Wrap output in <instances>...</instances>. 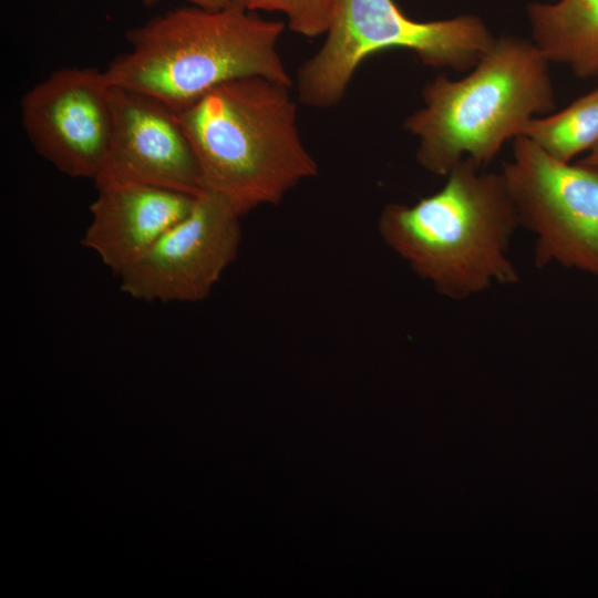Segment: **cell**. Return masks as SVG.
Returning <instances> with one entry per match:
<instances>
[{"label": "cell", "mask_w": 598, "mask_h": 598, "mask_svg": "<svg viewBox=\"0 0 598 598\" xmlns=\"http://www.w3.org/2000/svg\"><path fill=\"white\" fill-rule=\"evenodd\" d=\"M483 168L464 158L436 193L413 205L389 204L379 217L384 244L452 300L519 279L511 258L518 215L501 172Z\"/></svg>", "instance_id": "1"}, {"label": "cell", "mask_w": 598, "mask_h": 598, "mask_svg": "<svg viewBox=\"0 0 598 598\" xmlns=\"http://www.w3.org/2000/svg\"><path fill=\"white\" fill-rule=\"evenodd\" d=\"M282 83L250 76L225 82L175 111L197 158L204 190L244 216L274 205L318 175Z\"/></svg>", "instance_id": "2"}, {"label": "cell", "mask_w": 598, "mask_h": 598, "mask_svg": "<svg viewBox=\"0 0 598 598\" xmlns=\"http://www.w3.org/2000/svg\"><path fill=\"white\" fill-rule=\"evenodd\" d=\"M422 97L403 127L419 141L417 163L444 177L464 158L486 167L530 120L555 109L549 61L532 39L516 35L495 38L468 74L437 76Z\"/></svg>", "instance_id": "3"}, {"label": "cell", "mask_w": 598, "mask_h": 598, "mask_svg": "<svg viewBox=\"0 0 598 598\" xmlns=\"http://www.w3.org/2000/svg\"><path fill=\"white\" fill-rule=\"evenodd\" d=\"M283 30V22L246 7L178 8L127 31L128 51L103 71L112 86L152 96L174 111L236 79L261 76L291 86L277 50Z\"/></svg>", "instance_id": "4"}, {"label": "cell", "mask_w": 598, "mask_h": 598, "mask_svg": "<svg viewBox=\"0 0 598 598\" xmlns=\"http://www.w3.org/2000/svg\"><path fill=\"white\" fill-rule=\"evenodd\" d=\"M326 34L323 45L298 73L300 101L315 107L340 102L359 64L373 53L404 49L426 66L466 72L495 39L476 16L421 22L406 17L393 0H338Z\"/></svg>", "instance_id": "5"}, {"label": "cell", "mask_w": 598, "mask_h": 598, "mask_svg": "<svg viewBox=\"0 0 598 598\" xmlns=\"http://www.w3.org/2000/svg\"><path fill=\"white\" fill-rule=\"evenodd\" d=\"M513 141L501 174L520 227L535 237L536 266L598 277V168L559 162L524 135Z\"/></svg>", "instance_id": "6"}, {"label": "cell", "mask_w": 598, "mask_h": 598, "mask_svg": "<svg viewBox=\"0 0 598 598\" xmlns=\"http://www.w3.org/2000/svg\"><path fill=\"white\" fill-rule=\"evenodd\" d=\"M241 217L225 197L203 190L189 213L120 276V289L147 302L204 300L237 257Z\"/></svg>", "instance_id": "7"}, {"label": "cell", "mask_w": 598, "mask_h": 598, "mask_svg": "<svg viewBox=\"0 0 598 598\" xmlns=\"http://www.w3.org/2000/svg\"><path fill=\"white\" fill-rule=\"evenodd\" d=\"M21 121L35 151L65 175L94 181L114 125L113 86L104 71L63 68L21 99Z\"/></svg>", "instance_id": "8"}, {"label": "cell", "mask_w": 598, "mask_h": 598, "mask_svg": "<svg viewBox=\"0 0 598 598\" xmlns=\"http://www.w3.org/2000/svg\"><path fill=\"white\" fill-rule=\"evenodd\" d=\"M113 102V133L94 178L96 188L142 184L199 195V165L175 111L152 96L115 86Z\"/></svg>", "instance_id": "9"}, {"label": "cell", "mask_w": 598, "mask_h": 598, "mask_svg": "<svg viewBox=\"0 0 598 598\" xmlns=\"http://www.w3.org/2000/svg\"><path fill=\"white\" fill-rule=\"evenodd\" d=\"M82 244L118 277L192 209L196 196L142 184L97 188Z\"/></svg>", "instance_id": "10"}, {"label": "cell", "mask_w": 598, "mask_h": 598, "mask_svg": "<svg viewBox=\"0 0 598 598\" xmlns=\"http://www.w3.org/2000/svg\"><path fill=\"white\" fill-rule=\"evenodd\" d=\"M530 39L549 63L598 80V0L530 2Z\"/></svg>", "instance_id": "11"}, {"label": "cell", "mask_w": 598, "mask_h": 598, "mask_svg": "<svg viewBox=\"0 0 598 598\" xmlns=\"http://www.w3.org/2000/svg\"><path fill=\"white\" fill-rule=\"evenodd\" d=\"M522 135L564 163L589 152L598 144V86L556 113L534 117Z\"/></svg>", "instance_id": "12"}, {"label": "cell", "mask_w": 598, "mask_h": 598, "mask_svg": "<svg viewBox=\"0 0 598 598\" xmlns=\"http://www.w3.org/2000/svg\"><path fill=\"white\" fill-rule=\"evenodd\" d=\"M338 0H245L250 11H278L296 33L315 38L330 27Z\"/></svg>", "instance_id": "13"}, {"label": "cell", "mask_w": 598, "mask_h": 598, "mask_svg": "<svg viewBox=\"0 0 598 598\" xmlns=\"http://www.w3.org/2000/svg\"><path fill=\"white\" fill-rule=\"evenodd\" d=\"M162 0H142L145 7H152ZM195 7L207 11H220L230 8L246 7L245 0H186Z\"/></svg>", "instance_id": "14"}, {"label": "cell", "mask_w": 598, "mask_h": 598, "mask_svg": "<svg viewBox=\"0 0 598 598\" xmlns=\"http://www.w3.org/2000/svg\"><path fill=\"white\" fill-rule=\"evenodd\" d=\"M579 163L598 168V144Z\"/></svg>", "instance_id": "15"}]
</instances>
